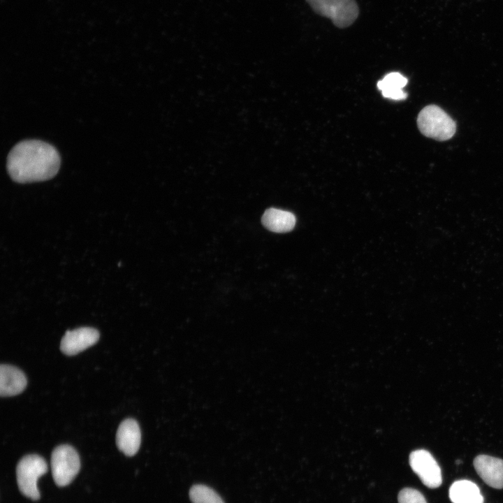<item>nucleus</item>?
I'll return each instance as SVG.
<instances>
[{
	"label": "nucleus",
	"mask_w": 503,
	"mask_h": 503,
	"mask_svg": "<svg viewBox=\"0 0 503 503\" xmlns=\"http://www.w3.org/2000/svg\"><path fill=\"white\" fill-rule=\"evenodd\" d=\"M261 221L267 229L272 232L286 233L294 228L296 219L290 212L272 207L265 210Z\"/></svg>",
	"instance_id": "obj_11"
},
{
	"label": "nucleus",
	"mask_w": 503,
	"mask_h": 503,
	"mask_svg": "<svg viewBox=\"0 0 503 503\" xmlns=\"http://www.w3.org/2000/svg\"><path fill=\"white\" fill-rule=\"evenodd\" d=\"M60 156L52 145L39 140H25L15 145L7 158V170L18 183L52 178L60 167Z\"/></svg>",
	"instance_id": "obj_1"
},
{
	"label": "nucleus",
	"mask_w": 503,
	"mask_h": 503,
	"mask_svg": "<svg viewBox=\"0 0 503 503\" xmlns=\"http://www.w3.org/2000/svg\"><path fill=\"white\" fill-rule=\"evenodd\" d=\"M398 500V503H427L423 494L411 488H404L401 490Z\"/></svg>",
	"instance_id": "obj_15"
},
{
	"label": "nucleus",
	"mask_w": 503,
	"mask_h": 503,
	"mask_svg": "<svg viewBox=\"0 0 503 503\" xmlns=\"http://www.w3.org/2000/svg\"><path fill=\"white\" fill-rule=\"evenodd\" d=\"M449 498L453 503H483L477 485L466 479L453 483L449 488Z\"/></svg>",
	"instance_id": "obj_12"
},
{
	"label": "nucleus",
	"mask_w": 503,
	"mask_h": 503,
	"mask_svg": "<svg viewBox=\"0 0 503 503\" xmlns=\"http://www.w3.org/2000/svg\"><path fill=\"white\" fill-rule=\"evenodd\" d=\"M417 125L423 135L439 141L451 138L456 131L453 119L436 105H427L420 111Z\"/></svg>",
	"instance_id": "obj_2"
},
{
	"label": "nucleus",
	"mask_w": 503,
	"mask_h": 503,
	"mask_svg": "<svg viewBox=\"0 0 503 503\" xmlns=\"http://www.w3.org/2000/svg\"><path fill=\"white\" fill-rule=\"evenodd\" d=\"M409 462L413 472L425 486L436 488L441 486V469L430 452L424 449L414 451L409 455Z\"/></svg>",
	"instance_id": "obj_6"
},
{
	"label": "nucleus",
	"mask_w": 503,
	"mask_h": 503,
	"mask_svg": "<svg viewBox=\"0 0 503 503\" xmlns=\"http://www.w3.org/2000/svg\"><path fill=\"white\" fill-rule=\"evenodd\" d=\"M474 467L483 481L489 486L503 488V460L488 455H477Z\"/></svg>",
	"instance_id": "obj_8"
},
{
	"label": "nucleus",
	"mask_w": 503,
	"mask_h": 503,
	"mask_svg": "<svg viewBox=\"0 0 503 503\" xmlns=\"http://www.w3.org/2000/svg\"><path fill=\"white\" fill-rule=\"evenodd\" d=\"M319 15L330 18L334 25L345 28L353 23L359 14L355 0H306Z\"/></svg>",
	"instance_id": "obj_4"
},
{
	"label": "nucleus",
	"mask_w": 503,
	"mask_h": 503,
	"mask_svg": "<svg viewBox=\"0 0 503 503\" xmlns=\"http://www.w3.org/2000/svg\"><path fill=\"white\" fill-rule=\"evenodd\" d=\"M26 376L19 368L1 364L0 366V394L1 397L14 396L27 386Z\"/></svg>",
	"instance_id": "obj_10"
},
{
	"label": "nucleus",
	"mask_w": 503,
	"mask_h": 503,
	"mask_svg": "<svg viewBox=\"0 0 503 503\" xmlns=\"http://www.w3.org/2000/svg\"><path fill=\"white\" fill-rule=\"evenodd\" d=\"M80 468V458L73 447L63 444L53 450L51 469L54 481L57 486L68 485L79 472Z\"/></svg>",
	"instance_id": "obj_5"
},
{
	"label": "nucleus",
	"mask_w": 503,
	"mask_h": 503,
	"mask_svg": "<svg viewBox=\"0 0 503 503\" xmlns=\"http://www.w3.org/2000/svg\"><path fill=\"white\" fill-rule=\"evenodd\" d=\"M99 339V333L94 328L67 330L61 340L60 349L68 356H73L94 345Z\"/></svg>",
	"instance_id": "obj_7"
},
{
	"label": "nucleus",
	"mask_w": 503,
	"mask_h": 503,
	"mask_svg": "<svg viewBox=\"0 0 503 503\" xmlns=\"http://www.w3.org/2000/svg\"><path fill=\"white\" fill-rule=\"evenodd\" d=\"M189 497L193 503H224L214 490L201 484L192 486Z\"/></svg>",
	"instance_id": "obj_14"
},
{
	"label": "nucleus",
	"mask_w": 503,
	"mask_h": 503,
	"mask_svg": "<svg viewBox=\"0 0 503 503\" xmlns=\"http://www.w3.org/2000/svg\"><path fill=\"white\" fill-rule=\"evenodd\" d=\"M48 471L45 460L36 454L24 456L16 467L17 482L20 492L33 500L40 498L37 481Z\"/></svg>",
	"instance_id": "obj_3"
},
{
	"label": "nucleus",
	"mask_w": 503,
	"mask_h": 503,
	"mask_svg": "<svg viewBox=\"0 0 503 503\" xmlns=\"http://www.w3.org/2000/svg\"><path fill=\"white\" fill-rule=\"evenodd\" d=\"M407 82V78L401 73L391 72L377 82V87L384 97L393 100H404L407 97V94L402 88Z\"/></svg>",
	"instance_id": "obj_13"
},
{
	"label": "nucleus",
	"mask_w": 503,
	"mask_h": 503,
	"mask_svg": "<svg viewBox=\"0 0 503 503\" xmlns=\"http://www.w3.org/2000/svg\"><path fill=\"white\" fill-rule=\"evenodd\" d=\"M141 433L138 422L133 418L123 421L116 434V444L119 451L127 456L134 455L139 449Z\"/></svg>",
	"instance_id": "obj_9"
}]
</instances>
